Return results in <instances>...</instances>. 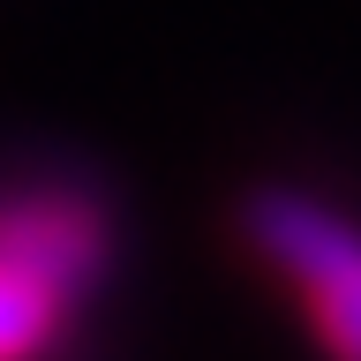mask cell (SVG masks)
Segmentation results:
<instances>
[{"label":"cell","instance_id":"cell-2","mask_svg":"<svg viewBox=\"0 0 361 361\" xmlns=\"http://www.w3.org/2000/svg\"><path fill=\"white\" fill-rule=\"evenodd\" d=\"M0 264L53 286L61 301H83L113 264V219L90 188L38 180L0 196Z\"/></svg>","mask_w":361,"mask_h":361},{"label":"cell","instance_id":"cell-1","mask_svg":"<svg viewBox=\"0 0 361 361\" xmlns=\"http://www.w3.org/2000/svg\"><path fill=\"white\" fill-rule=\"evenodd\" d=\"M248 248L309 309V331L331 361H361V226L301 188H256L241 203Z\"/></svg>","mask_w":361,"mask_h":361},{"label":"cell","instance_id":"cell-3","mask_svg":"<svg viewBox=\"0 0 361 361\" xmlns=\"http://www.w3.org/2000/svg\"><path fill=\"white\" fill-rule=\"evenodd\" d=\"M68 309L75 301H61L53 286L0 264V361H45L53 338L68 331Z\"/></svg>","mask_w":361,"mask_h":361}]
</instances>
